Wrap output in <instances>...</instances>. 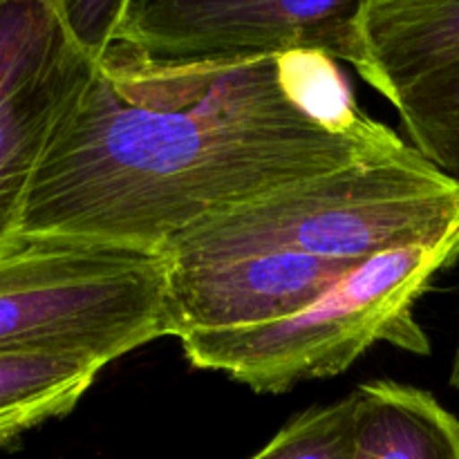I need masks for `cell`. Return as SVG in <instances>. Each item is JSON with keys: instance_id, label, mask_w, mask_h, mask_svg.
Listing matches in <instances>:
<instances>
[{"instance_id": "cell-1", "label": "cell", "mask_w": 459, "mask_h": 459, "mask_svg": "<svg viewBox=\"0 0 459 459\" xmlns=\"http://www.w3.org/2000/svg\"><path fill=\"white\" fill-rule=\"evenodd\" d=\"M406 146L321 49L155 61L115 40L49 139L21 233L161 254L202 220Z\"/></svg>"}, {"instance_id": "cell-2", "label": "cell", "mask_w": 459, "mask_h": 459, "mask_svg": "<svg viewBox=\"0 0 459 459\" xmlns=\"http://www.w3.org/2000/svg\"><path fill=\"white\" fill-rule=\"evenodd\" d=\"M459 229V182L417 148L372 155L287 184L186 229L161 249L170 264L251 251H300L361 263Z\"/></svg>"}, {"instance_id": "cell-3", "label": "cell", "mask_w": 459, "mask_h": 459, "mask_svg": "<svg viewBox=\"0 0 459 459\" xmlns=\"http://www.w3.org/2000/svg\"><path fill=\"white\" fill-rule=\"evenodd\" d=\"M459 260V229L429 242L361 260L307 307L273 323L182 336L197 370L224 372L254 393H290L299 384L348 370L377 343L429 354L415 321L417 300Z\"/></svg>"}, {"instance_id": "cell-4", "label": "cell", "mask_w": 459, "mask_h": 459, "mask_svg": "<svg viewBox=\"0 0 459 459\" xmlns=\"http://www.w3.org/2000/svg\"><path fill=\"white\" fill-rule=\"evenodd\" d=\"M164 254L65 236L0 247V352L108 363L170 336Z\"/></svg>"}, {"instance_id": "cell-5", "label": "cell", "mask_w": 459, "mask_h": 459, "mask_svg": "<svg viewBox=\"0 0 459 459\" xmlns=\"http://www.w3.org/2000/svg\"><path fill=\"white\" fill-rule=\"evenodd\" d=\"M92 72L54 0H0V247L21 233L36 169Z\"/></svg>"}, {"instance_id": "cell-6", "label": "cell", "mask_w": 459, "mask_h": 459, "mask_svg": "<svg viewBox=\"0 0 459 459\" xmlns=\"http://www.w3.org/2000/svg\"><path fill=\"white\" fill-rule=\"evenodd\" d=\"M370 0H130L119 43L155 61H224L321 49L341 61Z\"/></svg>"}, {"instance_id": "cell-7", "label": "cell", "mask_w": 459, "mask_h": 459, "mask_svg": "<svg viewBox=\"0 0 459 459\" xmlns=\"http://www.w3.org/2000/svg\"><path fill=\"white\" fill-rule=\"evenodd\" d=\"M354 264L300 251H251L213 263H169L170 336L179 341L193 332L236 330L285 318L307 307Z\"/></svg>"}, {"instance_id": "cell-8", "label": "cell", "mask_w": 459, "mask_h": 459, "mask_svg": "<svg viewBox=\"0 0 459 459\" xmlns=\"http://www.w3.org/2000/svg\"><path fill=\"white\" fill-rule=\"evenodd\" d=\"M459 56V0H370L341 61L393 106L421 76Z\"/></svg>"}, {"instance_id": "cell-9", "label": "cell", "mask_w": 459, "mask_h": 459, "mask_svg": "<svg viewBox=\"0 0 459 459\" xmlns=\"http://www.w3.org/2000/svg\"><path fill=\"white\" fill-rule=\"evenodd\" d=\"M352 394V459H459V420L430 393L377 379Z\"/></svg>"}, {"instance_id": "cell-10", "label": "cell", "mask_w": 459, "mask_h": 459, "mask_svg": "<svg viewBox=\"0 0 459 459\" xmlns=\"http://www.w3.org/2000/svg\"><path fill=\"white\" fill-rule=\"evenodd\" d=\"M103 368L79 354L0 352V448L72 412Z\"/></svg>"}, {"instance_id": "cell-11", "label": "cell", "mask_w": 459, "mask_h": 459, "mask_svg": "<svg viewBox=\"0 0 459 459\" xmlns=\"http://www.w3.org/2000/svg\"><path fill=\"white\" fill-rule=\"evenodd\" d=\"M394 108L411 146L459 182V56L415 81Z\"/></svg>"}, {"instance_id": "cell-12", "label": "cell", "mask_w": 459, "mask_h": 459, "mask_svg": "<svg viewBox=\"0 0 459 459\" xmlns=\"http://www.w3.org/2000/svg\"><path fill=\"white\" fill-rule=\"evenodd\" d=\"M354 394L314 406L282 426L267 446L249 459H352Z\"/></svg>"}, {"instance_id": "cell-13", "label": "cell", "mask_w": 459, "mask_h": 459, "mask_svg": "<svg viewBox=\"0 0 459 459\" xmlns=\"http://www.w3.org/2000/svg\"><path fill=\"white\" fill-rule=\"evenodd\" d=\"M54 4L67 39L97 63L119 36L130 0H54Z\"/></svg>"}, {"instance_id": "cell-14", "label": "cell", "mask_w": 459, "mask_h": 459, "mask_svg": "<svg viewBox=\"0 0 459 459\" xmlns=\"http://www.w3.org/2000/svg\"><path fill=\"white\" fill-rule=\"evenodd\" d=\"M451 385H453V388H455V393L459 394V339H457L455 357H453V368H451Z\"/></svg>"}]
</instances>
